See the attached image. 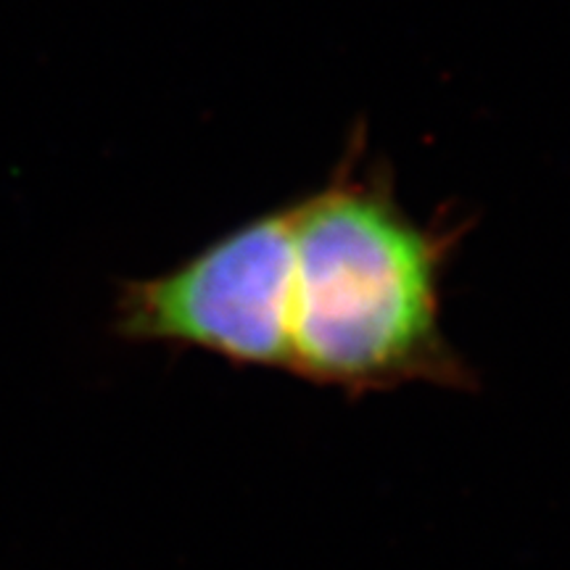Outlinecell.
Returning <instances> with one entry per match:
<instances>
[{"label": "cell", "mask_w": 570, "mask_h": 570, "mask_svg": "<svg viewBox=\"0 0 570 570\" xmlns=\"http://www.w3.org/2000/svg\"><path fill=\"white\" fill-rule=\"evenodd\" d=\"M294 235L288 206L248 219L117 298L127 341L198 348L246 367L288 370Z\"/></svg>", "instance_id": "7a4b0ae2"}, {"label": "cell", "mask_w": 570, "mask_h": 570, "mask_svg": "<svg viewBox=\"0 0 570 570\" xmlns=\"http://www.w3.org/2000/svg\"><path fill=\"white\" fill-rule=\"evenodd\" d=\"M288 217L291 373L352 396L407 383L473 386L441 325L460 227L412 217L362 142L323 188L288 204Z\"/></svg>", "instance_id": "6da1fadb"}]
</instances>
